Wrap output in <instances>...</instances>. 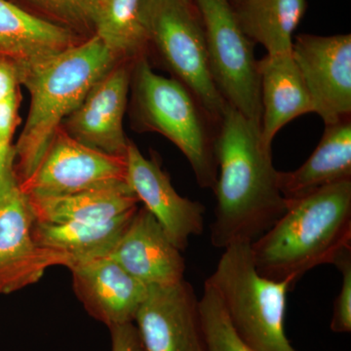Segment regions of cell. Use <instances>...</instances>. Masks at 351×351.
I'll return each mask as SVG.
<instances>
[{
	"label": "cell",
	"instance_id": "obj_17",
	"mask_svg": "<svg viewBox=\"0 0 351 351\" xmlns=\"http://www.w3.org/2000/svg\"><path fill=\"white\" fill-rule=\"evenodd\" d=\"M76 43L68 27L32 15L8 0H0V56L18 66L43 61Z\"/></svg>",
	"mask_w": 351,
	"mask_h": 351
},
{
	"label": "cell",
	"instance_id": "obj_22",
	"mask_svg": "<svg viewBox=\"0 0 351 351\" xmlns=\"http://www.w3.org/2000/svg\"><path fill=\"white\" fill-rule=\"evenodd\" d=\"M145 0H98L91 23L96 36L119 62L144 56L149 45Z\"/></svg>",
	"mask_w": 351,
	"mask_h": 351
},
{
	"label": "cell",
	"instance_id": "obj_19",
	"mask_svg": "<svg viewBox=\"0 0 351 351\" xmlns=\"http://www.w3.org/2000/svg\"><path fill=\"white\" fill-rule=\"evenodd\" d=\"M138 208L117 218L97 223H47L34 221L32 237L40 248L56 252L68 258L69 269L77 263L108 257L130 225Z\"/></svg>",
	"mask_w": 351,
	"mask_h": 351
},
{
	"label": "cell",
	"instance_id": "obj_13",
	"mask_svg": "<svg viewBox=\"0 0 351 351\" xmlns=\"http://www.w3.org/2000/svg\"><path fill=\"white\" fill-rule=\"evenodd\" d=\"M133 63L117 64L64 120L62 126L71 138L110 156H126L129 140L124 133L123 117Z\"/></svg>",
	"mask_w": 351,
	"mask_h": 351
},
{
	"label": "cell",
	"instance_id": "obj_23",
	"mask_svg": "<svg viewBox=\"0 0 351 351\" xmlns=\"http://www.w3.org/2000/svg\"><path fill=\"white\" fill-rule=\"evenodd\" d=\"M199 309L206 351H253L234 331L218 295L207 284Z\"/></svg>",
	"mask_w": 351,
	"mask_h": 351
},
{
	"label": "cell",
	"instance_id": "obj_3",
	"mask_svg": "<svg viewBox=\"0 0 351 351\" xmlns=\"http://www.w3.org/2000/svg\"><path fill=\"white\" fill-rule=\"evenodd\" d=\"M119 63L95 34L43 61L17 66L20 84L31 95L29 117L13 147L14 171L19 184L38 168L64 120Z\"/></svg>",
	"mask_w": 351,
	"mask_h": 351
},
{
	"label": "cell",
	"instance_id": "obj_21",
	"mask_svg": "<svg viewBox=\"0 0 351 351\" xmlns=\"http://www.w3.org/2000/svg\"><path fill=\"white\" fill-rule=\"evenodd\" d=\"M240 27L267 55L292 53L293 34L304 17L306 0H230Z\"/></svg>",
	"mask_w": 351,
	"mask_h": 351
},
{
	"label": "cell",
	"instance_id": "obj_15",
	"mask_svg": "<svg viewBox=\"0 0 351 351\" xmlns=\"http://www.w3.org/2000/svg\"><path fill=\"white\" fill-rule=\"evenodd\" d=\"M108 258L147 287L170 285L184 279L186 263L182 252L145 207L138 208Z\"/></svg>",
	"mask_w": 351,
	"mask_h": 351
},
{
	"label": "cell",
	"instance_id": "obj_14",
	"mask_svg": "<svg viewBox=\"0 0 351 351\" xmlns=\"http://www.w3.org/2000/svg\"><path fill=\"white\" fill-rule=\"evenodd\" d=\"M75 294L90 316L107 325L134 323L149 287L110 258L73 265Z\"/></svg>",
	"mask_w": 351,
	"mask_h": 351
},
{
	"label": "cell",
	"instance_id": "obj_4",
	"mask_svg": "<svg viewBox=\"0 0 351 351\" xmlns=\"http://www.w3.org/2000/svg\"><path fill=\"white\" fill-rule=\"evenodd\" d=\"M131 85L138 126L171 141L188 159L200 188L213 189L218 125L197 99L174 77L154 73L145 55L134 61Z\"/></svg>",
	"mask_w": 351,
	"mask_h": 351
},
{
	"label": "cell",
	"instance_id": "obj_5",
	"mask_svg": "<svg viewBox=\"0 0 351 351\" xmlns=\"http://www.w3.org/2000/svg\"><path fill=\"white\" fill-rule=\"evenodd\" d=\"M205 284L214 289L233 329L253 351H298L285 332L287 293L292 281L261 276L252 260L251 243L223 249Z\"/></svg>",
	"mask_w": 351,
	"mask_h": 351
},
{
	"label": "cell",
	"instance_id": "obj_30",
	"mask_svg": "<svg viewBox=\"0 0 351 351\" xmlns=\"http://www.w3.org/2000/svg\"><path fill=\"white\" fill-rule=\"evenodd\" d=\"M97 1H98V0H91L92 4H93V8H94V5H95V4H96Z\"/></svg>",
	"mask_w": 351,
	"mask_h": 351
},
{
	"label": "cell",
	"instance_id": "obj_2",
	"mask_svg": "<svg viewBox=\"0 0 351 351\" xmlns=\"http://www.w3.org/2000/svg\"><path fill=\"white\" fill-rule=\"evenodd\" d=\"M351 249V181L288 200L285 213L251 243L261 276L295 283L308 270L335 265Z\"/></svg>",
	"mask_w": 351,
	"mask_h": 351
},
{
	"label": "cell",
	"instance_id": "obj_11",
	"mask_svg": "<svg viewBox=\"0 0 351 351\" xmlns=\"http://www.w3.org/2000/svg\"><path fill=\"white\" fill-rule=\"evenodd\" d=\"M134 324L145 351H206L199 299L184 279L149 286Z\"/></svg>",
	"mask_w": 351,
	"mask_h": 351
},
{
	"label": "cell",
	"instance_id": "obj_24",
	"mask_svg": "<svg viewBox=\"0 0 351 351\" xmlns=\"http://www.w3.org/2000/svg\"><path fill=\"white\" fill-rule=\"evenodd\" d=\"M334 265L341 271L343 282L332 309L331 330L346 334L351 331V249L346 251Z\"/></svg>",
	"mask_w": 351,
	"mask_h": 351
},
{
	"label": "cell",
	"instance_id": "obj_28",
	"mask_svg": "<svg viewBox=\"0 0 351 351\" xmlns=\"http://www.w3.org/2000/svg\"><path fill=\"white\" fill-rule=\"evenodd\" d=\"M19 84V69L17 64L0 56V103L18 96Z\"/></svg>",
	"mask_w": 351,
	"mask_h": 351
},
{
	"label": "cell",
	"instance_id": "obj_12",
	"mask_svg": "<svg viewBox=\"0 0 351 351\" xmlns=\"http://www.w3.org/2000/svg\"><path fill=\"white\" fill-rule=\"evenodd\" d=\"M126 161L129 186L156 219L171 242L184 252L189 239L204 230L205 207L198 201L180 195L156 157L147 158L130 140Z\"/></svg>",
	"mask_w": 351,
	"mask_h": 351
},
{
	"label": "cell",
	"instance_id": "obj_25",
	"mask_svg": "<svg viewBox=\"0 0 351 351\" xmlns=\"http://www.w3.org/2000/svg\"><path fill=\"white\" fill-rule=\"evenodd\" d=\"M46 10L66 22L91 23L93 4L91 0H34Z\"/></svg>",
	"mask_w": 351,
	"mask_h": 351
},
{
	"label": "cell",
	"instance_id": "obj_18",
	"mask_svg": "<svg viewBox=\"0 0 351 351\" xmlns=\"http://www.w3.org/2000/svg\"><path fill=\"white\" fill-rule=\"evenodd\" d=\"M345 181H351V119L325 126L319 144L301 167L277 173L278 188L287 200Z\"/></svg>",
	"mask_w": 351,
	"mask_h": 351
},
{
	"label": "cell",
	"instance_id": "obj_16",
	"mask_svg": "<svg viewBox=\"0 0 351 351\" xmlns=\"http://www.w3.org/2000/svg\"><path fill=\"white\" fill-rule=\"evenodd\" d=\"M262 98L261 136L271 147L282 127L297 117L313 112V101L292 53L267 55L258 61Z\"/></svg>",
	"mask_w": 351,
	"mask_h": 351
},
{
	"label": "cell",
	"instance_id": "obj_27",
	"mask_svg": "<svg viewBox=\"0 0 351 351\" xmlns=\"http://www.w3.org/2000/svg\"><path fill=\"white\" fill-rule=\"evenodd\" d=\"M108 329L112 338V351H145L133 322L115 325Z\"/></svg>",
	"mask_w": 351,
	"mask_h": 351
},
{
	"label": "cell",
	"instance_id": "obj_20",
	"mask_svg": "<svg viewBox=\"0 0 351 351\" xmlns=\"http://www.w3.org/2000/svg\"><path fill=\"white\" fill-rule=\"evenodd\" d=\"M27 198L34 221L47 223L108 221L140 203L127 182L73 195Z\"/></svg>",
	"mask_w": 351,
	"mask_h": 351
},
{
	"label": "cell",
	"instance_id": "obj_10",
	"mask_svg": "<svg viewBox=\"0 0 351 351\" xmlns=\"http://www.w3.org/2000/svg\"><path fill=\"white\" fill-rule=\"evenodd\" d=\"M292 56L325 126L351 119V36L301 34Z\"/></svg>",
	"mask_w": 351,
	"mask_h": 351
},
{
	"label": "cell",
	"instance_id": "obj_6",
	"mask_svg": "<svg viewBox=\"0 0 351 351\" xmlns=\"http://www.w3.org/2000/svg\"><path fill=\"white\" fill-rule=\"evenodd\" d=\"M145 14L149 44L219 125L228 104L210 73L204 27L195 2L145 0Z\"/></svg>",
	"mask_w": 351,
	"mask_h": 351
},
{
	"label": "cell",
	"instance_id": "obj_7",
	"mask_svg": "<svg viewBox=\"0 0 351 351\" xmlns=\"http://www.w3.org/2000/svg\"><path fill=\"white\" fill-rule=\"evenodd\" d=\"M203 27L215 86L228 106L261 127L263 107L258 61L230 0H193Z\"/></svg>",
	"mask_w": 351,
	"mask_h": 351
},
{
	"label": "cell",
	"instance_id": "obj_1",
	"mask_svg": "<svg viewBox=\"0 0 351 351\" xmlns=\"http://www.w3.org/2000/svg\"><path fill=\"white\" fill-rule=\"evenodd\" d=\"M216 158L211 243L223 250L252 243L288 207L277 184L271 147L263 143L260 126L228 105L217 130Z\"/></svg>",
	"mask_w": 351,
	"mask_h": 351
},
{
	"label": "cell",
	"instance_id": "obj_26",
	"mask_svg": "<svg viewBox=\"0 0 351 351\" xmlns=\"http://www.w3.org/2000/svg\"><path fill=\"white\" fill-rule=\"evenodd\" d=\"M18 107L19 96L0 103V152L3 156L13 152L11 141L17 122Z\"/></svg>",
	"mask_w": 351,
	"mask_h": 351
},
{
	"label": "cell",
	"instance_id": "obj_29",
	"mask_svg": "<svg viewBox=\"0 0 351 351\" xmlns=\"http://www.w3.org/2000/svg\"><path fill=\"white\" fill-rule=\"evenodd\" d=\"M13 154H14V149H13L12 154H9V156H2L1 152H0V168H1L2 165H3V164L5 163V161L7 160V159H8L9 157L12 156Z\"/></svg>",
	"mask_w": 351,
	"mask_h": 351
},
{
	"label": "cell",
	"instance_id": "obj_8",
	"mask_svg": "<svg viewBox=\"0 0 351 351\" xmlns=\"http://www.w3.org/2000/svg\"><path fill=\"white\" fill-rule=\"evenodd\" d=\"M32 216L14 171V154L0 168V294L8 295L38 282L46 270L68 258L34 242Z\"/></svg>",
	"mask_w": 351,
	"mask_h": 351
},
{
	"label": "cell",
	"instance_id": "obj_9",
	"mask_svg": "<svg viewBox=\"0 0 351 351\" xmlns=\"http://www.w3.org/2000/svg\"><path fill=\"white\" fill-rule=\"evenodd\" d=\"M126 182V156L87 147L60 126L38 168L19 184L27 197H48Z\"/></svg>",
	"mask_w": 351,
	"mask_h": 351
}]
</instances>
